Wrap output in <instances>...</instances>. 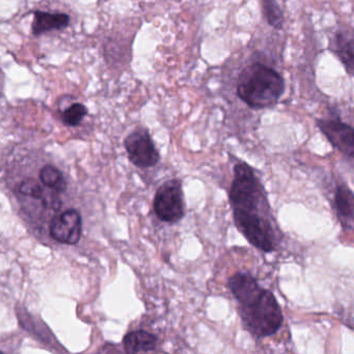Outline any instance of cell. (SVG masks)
Returning <instances> with one entry per match:
<instances>
[{"label":"cell","mask_w":354,"mask_h":354,"mask_svg":"<svg viewBox=\"0 0 354 354\" xmlns=\"http://www.w3.org/2000/svg\"><path fill=\"white\" fill-rule=\"evenodd\" d=\"M229 201L236 227L246 240L261 252L277 250L283 234L273 217L264 185L243 161L234 165Z\"/></svg>","instance_id":"cell-1"},{"label":"cell","mask_w":354,"mask_h":354,"mask_svg":"<svg viewBox=\"0 0 354 354\" xmlns=\"http://www.w3.org/2000/svg\"><path fill=\"white\" fill-rule=\"evenodd\" d=\"M230 291L238 301V312L246 330L256 337L274 335L283 326V315L270 290L259 285L248 271H238L227 281Z\"/></svg>","instance_id":"cell-2"},{"label":"cell","mask_w":354,"mask_h":354,"mask_svg":"<svg viewBox=\"0 0 354 354\" xmlns=\"http://www.w3.org/2000/svg\"><path fill=\"white\" fill-rule=\"evenodd\" d=\"M286 92V82L281 73L263 63L246 66L238 76L236 93L250 109H270Z\"/></svg>","instance_id":"cell-3"},{"label":"cell","mask_w":354,"mask_h":354,"mask_svg":"<svg viewBox=\"0 0 354 354\" xmlns=\"http://www.w3.org/2000/svg\"><path fill=\"white\" fill-rule=\"evenodd\" d=\"M155 215L159 221L175 225L185 216L184 192L180 180L171 179L163 182L153 201Z\"/></svg>","instance_id":"cell-4"},{"label":"cell","mask_w":354,"mask_h":354,"mask_svg":"<svg viewBox=\"0 0 354 354\" xmlns=\"http://www.w3.org/2000/svg\"><path fill=\"white\" fill-rule=\"evenodd\" d=\"M128 158L140 169L155 167L160 161L161 156L146 128H138L130 133L124 142Z\"/></svg>","instance_id":"cell-5"},{"label":"cell","mask_w":354,"mask_h":354,"mask_svg":"<svg viewBox=\"0 0 354 354\" xmlns=\"http://www.w3.org/2000/svg\"><path fill=\"white\" fill-rule=\"evenodd\" d=\"M316 123L331 146L352 160L354 157L353 127L344 123L339 115L318 119Z\"/></svg>","instance_id":"cell-6"},{"label":"cell","mask_w":354,"mask_h":354,"mask_svg":"<svg viewBox=\"0 0 354 354\" xmlns=\"http://www.w3.org/2000/svg\"><path fill=\"white\" fill-rule=\"evenodd\" d=\"M82 234V215L75 209H69L55 215L51 221L50 236L53 240L63 244L78 243Z\"/></svg>","instance_id":"cell-7"},{"label":"cell","mask_w":354,"mask_h":354,"mask_svg":"<svg viewBox=\"0 0 354 354\" xmlns=\"http://www.w3.org/2000/svg\"><path fill=\"white\" fill-rule=\"evenodd\" d=\"M328 49L335 55L350 76L354 70L353 30L348 26H342L333 32L329 39Z\"/></svg>","instance_id":"cell-8"},{"label":"cell","mask_w":354,"mask_h":354,"mask_svg":"<svg viewBox=\"0 0 354 354\" xmlns=\"http://www.w3.org/2000/svg\"><path fill=\"white\" fill-rule=\"evenodd\" d=\"M335 208L343 229L351 231L354 221V196L353 192L346 184H339L335 188Z\"/></svg>","instance_id":"cell-9"},{"label":"cell","mask_w":354,"mask_h":354,"mask_svg":"<svg viewBox=\"0 0 354 354\" xmlns=\"http://www.w3.org/2000/svg\"><path fill=\"white\" fill-rule=\"evenodd\" d=\"M32 22V34L36 37L46 34L53 30H61L67 28L70 24V17L67 14H53L47 12L36 11Z\"/></svg>","instance_id":"cell-10"},{"label":"cell","mask_w":354,"mask_h":354,"mask_svg":"<svg viewBox=\"0 0 354 354\" xmlns=\"http://www.w3.org/2000/svg\"><path fill=\"white\" fill-rule=\"evenodd\" d=\"M124 348L129 354L147 353L155 351L158 345V337L146 330H134L124 337Z\"/></svg>","instance_id":"cell-11"},{"label":"cell","mask_w":354,"mask_h":354,"mask_svg":"<svg viewBox=\"0 0 354 354\" xmlns=\"http://www.w3.org/2000/svg\"><path fill=\"white\" fill-rule=\"evenodd\" d=\"M263 17L269 26L274 30H283L285 15L277 0H261Z\"/></svg>","instance_id":"cell-12"},{"label":"cell","mask_w":354,"mask_h":354,"mask_svg":"<svg viewBox=\"0 0 354 354\" xmlns=\"http://www.w3.org/2000/svg\"><path fill=\"white\" fill-rule=\"evenodd\" d=\"M39 178L45 187L50 188L57 194H61L67 189V181H66L65 177L62 171H59V169L53 165H45L41 169Z\"/></svg>","instance_id":"cell-13"},{"label":"cell","mask_w":354,"mask_h":354,"mask_svg":"<svg viewBox=\"0 0 354 354\" xmlns=\"http://www.w3.org/2000/svg\"><path fill=\"white\" fill-rule=\"evenodd\" d=\"M86 113H88V109L84 104L75 103V104H72L69 109L64 111L62 119H63L65 125L73 127V126H77L78 124H80V122L86 117Z\"/></svg>","instance_id":"cell-14"},{"label":"cell","mask_w":354,"mask_h":354,"mask_svg":"<svg viewBox=\"0 0 354 354\" xmlns=\"http://www.w3.org/2000/svg\"><path fill=\"white\" fill-rule=\"evenodd\" d=\"M19 194L22 196H28V198H35V200L41 201L46 204V198L44 196L42 187L38 182L34 179H26L20 183Z\"/></svg>","instance_id":"cell-15"}]
</instances>
